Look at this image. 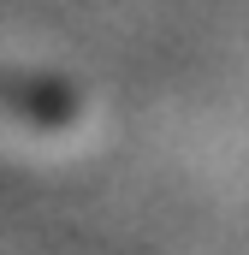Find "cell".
<instances>
[{"label": "cell", "instance_id": "cell-1", "mask_svg": "<svg viewBox=\"0 0 249 255\" xmlns=\"http://www.w3.org/2000/svg\"><path fill=\"white\" fill-rule=\"evenodd\" d=\"M77 119V95L54 77H30V71H6L0 65V125L24 130H65Z\"/></svg>", "mask_w": 249, "mask_h": 255}]
</instances>
